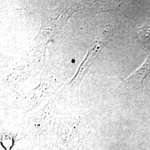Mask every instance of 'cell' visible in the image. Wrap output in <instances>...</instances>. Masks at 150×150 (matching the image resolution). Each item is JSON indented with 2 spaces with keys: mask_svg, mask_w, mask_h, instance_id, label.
<instances>
[{
  "mask_svg": "<svg viewBox=\"0 0 150 150\" xmlns=\"http://www.w3.org/2000/svg\"><path fill=\"white\" fill-rule=\"evenodd\" d=\"M150 73V54H149L145 61L139 68L123 81L124 84L131 90L142 89L143 83L146 77Z\"/></svg>",
  "mask_w": 150,
  "mask_h": 150,
  "instance_id": "1",
  "label": "cell"
}]
</instances>
